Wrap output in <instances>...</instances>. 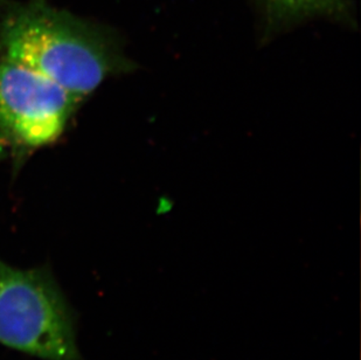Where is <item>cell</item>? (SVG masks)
<instances>
[{"instance_id": "obj_1", "label": "cell", "mask_w": 361, "mask_h": 360, "mask_svg": "<svg viewBox=\"0 0 361 360\" xmlns=\"http://www.w3.org/2000/svg\"><path fill=\"white\" fill-rule=\"evenodd\" d=\"M0 56L27 66L80 100L136 64L116 32L46 0H0Z\"/></svg>"}, {"instance_id": "obj_2", "label": "cell", "mask_w": 361, "mask_h": 360, "mask_svg": "<svg viewBox=\"0 0 361 360\" xmlns=\"http://www.w3.org/2000/svg\"><path fill=\"white\" fill-rule=\"evenodd\" d=\"M0 344L44 360H82L72 308L46 269L0 260Z\"/></svg>"}, {"instance_id": "obj_3", "label": "cell", "mask_w": 361, "mask_h": 360, "mask_svg": "<svg viewBox=\"0 0 361 360\" xmlns=\"http://www.w3.org/2000/svg\"><path fill=\"white\" fill-rule=\"evenodd\" d=\"M82 100L27 66L0 56V133L28 149L61 136Z\"/></svg>"}, {"instance_id": "obj_4", "label": "cell", "mask_w": 361, "mask_h": 360, "mask_svg": "<svg viewBox=\"0 0 361 360\" xmlns=\"http://www.w3.org/2000/svg\"><path fill=\"white\" fill-rule=\"evenodd\" d=\"M264 39L310 18L326 17L351 24V0H259Z\"/></svg>"}]
</instances>
